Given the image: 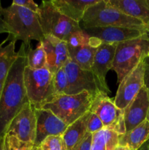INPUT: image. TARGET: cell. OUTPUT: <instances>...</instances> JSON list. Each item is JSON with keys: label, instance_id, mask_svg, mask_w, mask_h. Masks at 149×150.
<instances>
[{"label": "cell", "instance_id": "cell-3", "mask_svg": "<svg viewBox=\"0 0 149 150\" xmlns=\"http://www.w3.org/2000/svg\"><path fill=\"white\" fill-rule=\"evenodd\" d=\"M84 29L92 27H121L136 29L148 34L149 27L134 18L121 13L107 3L106 0H99L91 6L82 19Z\"/></svg>", "mask_w": 149, "mask_h": 150}, {"label": "cell", "instance_id": "cell-40", "mask_svg": "<svg viewBox=\"0 0 149 150\" xmlns=\"http://www.w3.org/2000/svg\"><path fill=\"white\" fill-rule=\"evenodd\" d=\"M124 150H130V149H129L128 148H126V147H124Z\"/></svg>", "mask_w": 149, "mask_h": 150}, {"label": "cell", "instance_id": "cell-25", "mask_svg": "<svg viewBox=\"0 0 149 150\" xmlns=\"http://www.w3.org/2000/svg\"><path fill=\"white\" fill-rule=\"evenodd\" d=\"M66 42L68 47L77 48L90 43V37L83 29H81L72 34Z\"/></svg>", "mask_w": 149, "mask_h": 150}, {"label": "cell", "instance_id": "cell-15", "mask_svg": "<svg viewBox=\"0 0 149 150\" xmlns=\"http://www.w3.org/2000/svg\"><path fill=\"white\" fill-rule=\"evenodd\" d=\"M149 111V95L144 86L124 110L126 133L137 127L147 119Z\"/></svg>", "mask_w": 149, "mask_h": 150}, {"label": "cell", "instance_id": "cell-19", "mask_svg": "<svg viewBox=\"0 0 149 150\" xmlns=\"http://www.w3.org/2000/svg\"><path fill=\"white\" fill-rule=\"evenodd\" d=\"M149 140V121L147 120L130 131L121 135L118 146L130 150H139Z\"/></svg>", "mask_w": 149, "mask_h": 150}, {"label": "cell", "instance_id": "cell-7", "mask_svg": "<svg viewBox=\"0 0 149 150\" xmlns=\"http://www.w3.org/2000/svg\"><path fill=\"white\" fill-rule=\"evenodd\" d=\"M38 16L44 35L53 36L64 42L72 34L81 29L80 23L61 14L51 1H42Z\"/></svg>", "mask_w": 149, "mask_h": 150}, {"label": "cell", "instance_id": "cell-39", "mask_svg": "<svg viewBox=\"0 0 149 150\" xmlns=\"http://www.w3.org/2000/svg\"><path fill=\"white\" fill-rule=\"evenodd\" d=\"M146 120H148V121H149V111H148V116H147V119Z\"/></svg>", "mask_w": 149, "mask_h": 150}, {"label": "cell", "instance_id": "cell-31", "mask_svg": "<svg viewBox=\"0 0 149 150\" xmlns=\"http://www.w3.org/2000/svg\"><path fill=\"white\" fill-rule=\"evenodd\" d=\"M92 141V134L88 133H86L84 139L79 143V144L74 148V150H91Z\"/></svg>", "mask_w": 149, "mask_h": 150}, {"label": "cell", "instance_id": "cell-1", "mask_svg": "<svg viewBox=\"0 0 149 150\" xmlns=\"http://www.w3.org/2000/svg\"><path fill=\"white\" fill-rule=\"evenodd\" d=\"M17 54L15 61L4 80L0 95V137H4L13 119L29 102L23 79L26 67L24 44H21Z\"/></svg>", "mask_w": 149, "mask_h": 150}, {"label": "cell", "instance_id": "cell-41", "mask_svg": "<svg viewBox=\"0 0 149 150\" xmlns=\"http://www.w3.org/2000/svg\"><path fill=\"white\" fill-rule=\"evenodd\" d=\"M148 57L149 58V49H148Z\"/></svg>", "mask_w": 149, "mask_h": 150}, {"label": "cell", "instance_id": "cell-37", "mask_svg": "<svg viewBox=\"0 0 149 150\" xmlns=\"http://www.w3.org/2000/svg\"><path fill=\"white\" fill-rule=\"evenodd\" d=\"M3 84H4V82H0V95H1V90H2Z\"/></svg>", "mask_w": 149, "mask_h": 150}, {"label": "cell", "instance_id": "cell-8", "mask_svg": "<svg viewBox=\"0 0 149 150\" xmlns=\"http://www.w3.org/2000/svg\"><path fill=\"white\" fill-rule=\"evenodd\" d=\"M90 111L98 116L105 128L119 135L126 133L124 110L119 109L107 94L101 92L94 96Z\"/></svg>", "mask_w": 149, "mask_h": 150}, {"label": "cell", "instance_id": "cell-38", "mask_svg": "<svg viewBox=\"0 0 149 150\" xmlns=\"http://www.w3.org/2000/svg\"><path fill=\"white\" fill-rule=\"evenodd\" d=\"M115 150H124V147L121 146H118L116 148H115Z\"/></svg>", "mask_w": 149, "mask_h": 150}, {"label": "cell", "instance_id": "cell-33", "mask_svg": "<svg viewBox=\"0 0 149 150\" xmlns=\"http://www.w3.org/2000/svg\"><path fill=\"white\" fill-rule=\"evenodd\" d=\"M3 7H1V1H0V34L1 33H8L7 27H6L5 22L3 18Z\"/></svg>", "mask_w": 149, "mask_h": 150}, {"label": "cell", "instance_id": "cell-20", "mask_svg": "<svg viewBox=\"0 0 149 150\" xmlns=\"http://www.w3.org/2000/svg\"><path fill=\"white\" fill-rule=\"evenodd\" d=\"M90 111L84 116L68 125L67 128L63 133L62 138L67 150H74L84 139L87 133V121Z\"/></svg>", "mask_w": 149, "mask_h": 150}, {"label": "cell", "instance_id": "cell-11", "mask_svg": "<svg viewBox=\"0 0 149 150\" xmlns=\"http://www.w3.org/2000/svg\"><path fill=\"white\" fill-rule=\"evenodd\" d=\"M146 58L143 59L119 83L114 99L115 105L124 110L144 86V71Z\"/></svg>", "mask_w": 149, "mask_h": 150}, {"label": "cell", "instance_id": "cell-10", "mask_svg": "<svg viewBox=\"0 0 149 150\" xmlns=\"http://www.w3.org/2000/svg\"><path fill=\"white\" fill-rule=\"evenodd\" d=\"M36 130L35 109L34 105L29 101L13 119L6 134L13 135L22 142L34 144Z\"/></svg>", "mask_w": 149, "mask_h": 150}, {"label": "cell", "instance_id": "cell-29", "mask_svg": "<svg viewBox=\"0 0 149 150\" xmlns=\"http://www.w3.org/2000/svg\"><path fill=\"white\" fill-rule=\"evenodd\" d=\"M104 128L103 124L97 115L90 111L89 119L87 121V132L89 133H96Z\"/></svg>", "mask_w": 149, "mask_h": 150}, {"label": "cell", "instance_id": "cell-17", "mask_svg": "<svg viewBox=\"0 0 149 150\" xmlns=\"http://www.w3.org/2000/svg\"><path fill=\"white\" fill-rule=\"evenodd\" d=\"M106 1L121 13L140 21L149 27V0H106Z\"/></svg>", "mask_w": 149, "mask_h": 150}, {"label": "cell", "instance_id": "cell-6", "mask_svg": "<svg viewBox=\"0 0 149 150\" xmlns=\"http://www.w3.org/2000/svg\"><path fill=\"white\" fill-rule=\"evenodd\" d=\"M23 79L28 100L35 108H42L55 97L53 74L47 67L38 70L26 67Z\"/></svg>", "mask_w": 149, "mask_h": 150}, {"label": "cell", "instance_id": "cell-36", "mask_svg": "<svg viewBox=\"0 0 149 150\" xmlns=\"http://www.w3.org/2000/svg\"><path fill=\"white\" fill-rule=\"evenodd\" d=\"M32 150H42V149H41V148L39 147V146H34V145L33 148H32Z\"/></svg>", "mask_w": 149, "mask_h": 150}, {"label": "cell", "instance_id": "cell-24", "mask_svg": "<svg viewBox=\"0 0 149 150\" xmlns=\"http://www.w3.org/2000/svg\"><path fill=\"white\" fill-rule=\"evenodd\" d=\"M53 86L55 96L68 94V79L64 67H61L53 74Z\"/></svg>", "mask_w": 149, "mask_h": 150}, {"label": "cell", "instance_id": "cell-32", "mask_svg": "<svg viewBox=\"0 0 149 150\" xmlns=\"http://www.w3.org/2000/svg\"><path fill=\"white\" fill-rule=\"evenodd\" d=\"M144 86L147 89L149 95V58H146L145 66L144 71Z\"/></svg>", "mask_w": 149, "mask_h": 150}, {"label": "cell", "instance_id": "cell-18", "mask_svg": "<svg viewBox=\"0 0 149 150\" xmlns=\"http://www.w3.org/2000/svg\"><path fill=\"white\" fill-rule=\"evenodd\" d=\"M99 0H51L53 5L66 17L80 23L86 10Z\"/></svg>", "mask_w": 149, "mask_h": 150}, {"label": "cell", "instance_id": "cell-30", "mask_svg": "<svg viewBox=\"0 0 149 150\" xmlns=\"http://www.w3.org/2000/svg\"><path fill=\"white\" fill-rule=\"evenodd\" d=\"M12 4L28 9L29 10H31V11L37 13V15L39 13V5L36 4L32 0H13Z\"/></svg>", "mask_w": 149, "mask_h": 150}, {"label": "cell", "instance_id": "cell-23", "mask_svg": "<svg viewBox=\"0 0 149 150\" xmlns=\"http://www.w3.org/2000/svg\"><path fill=\"white\" fill-rule=\"evenodd\" d=\"M26 67L34 70L46 67V54L40 42L34 49H32L30 45L26 46Z\"/></svg>", "mask_w": 149, "mask_h": 150}, {"label": "cell", "instance_id": "cell-42", "mask_svg": "<svg viewBox=\"0 0 149 150\" xmlns=\"http://www.w3.org/2000/svg\"><path fill=\"white\" fill-rule=\"evenodd\" d=\"M148 142H149V140H148Z\"/></svg>", "mask_w": 149, "mask_h": 150}, {"label": "cell", "instance_id": "cell-16", "mask_svg": "<svg viewBox=\"0 0 149 150\" xmlns=\"http://www.w3.org/2000/svg\"><path fill=\"white\" fill-rule=\"evenodd\" d=\"M90 38H93L109 44H118L148 35L136 29L121 27H92L84 29Z\"/></svg>", "mask_w": 149, "mask_h": 150}, {"label": "cell", "instance_id": "cell-5", "mask_svg": "<svg viewBox=\"0 0 149 150\" xmlns=\"http://www.w3.org/2000/svg\"><path fill=\"white\" fill-rule=\"evenodd\" d=\"M93 98L88 92L77 95H56L42 108L52 111L68 126L90 111Z\"/></svg>", "mask_w": 149, "mask_h": 150}, {"label": "cell", "instance_id": "cell-2", "mask_svg": "<svg viewBox=\"0 0 149 150\" xmlns=\"http://www.w3.org/2000/svg\"><path fill=\"white\" fill-rule=\"evenodd\" d=\"M2 15L8 31V40H20L28 46L33 40L40 42L45 37L37 13L12 4L3 8Z\"/></svg>", "mask_w": 149, "mask_h": 150}, {"label": "cell", "instance_id": "cell-26", "mask_svg": "<svg viewBox=\"0 0 149 150\" xmlns=\"http://www.w3.org/2000/svg\"><path fill=\"white\" fill-rule=\"evenodd\" d=\"M42 150H67L61 136H50L39 144Z\"/></svg>", "mask_w": 149, "mask_h": 150}, {"label": "cell", "instance_id": "cell-14", "mask_svg": "<svg viewBox=\"0 0 149 150\" xmlns=\"http://www.w3.org/2000/svg\"><path fill=\"white\" fill-rule=\"evenodd\" d=\"M40 42L46 54V67L54 74L70 59L67 42L51 35H45Z\"/></svg>", "mask_w": 149, "mask_h": 150}, {"label": "cell", "instance_id": "cell-9", "mask_svg": "<svg viewBox=\"0 0 149 150\" xmlns=\"http://www.w3.org/2000/svg\"><path fill=\"white\" fill-rule=\"evenodd\" d=\"M69 83L67 95H77L83 92H88L93 96L99 92H103L91 70H85L72 60L69 59L64 65Z\"/></svg>", "mask_w": 149, "mask_h": 150}, {"label": "cell", "instance_id": "cell-22", "mask_svg": "<svg viewBox=\"0 0 149 150\" xmlns=\"http://www.w3.org/2000/svg\"><path fill=\"white\" fill-rule=\"evenodd\" d=\"M7 40V38L0 44V82L4 81L18 54L15 52V41H10L4 46Z\"/></svg>", "mask_w": 149, "mask_h": 150}, {"label": "cell", "instance_id": "cell-34", "mask_svg": "<svg viewBox=\"0 0 149 150\" xmlns=\"http://www.w3.org/2000/svg\"><path fill=\"white\" fill-rule=\"evenodd\" d=\"M0 150H7L4 137H0Z\"/></svg>", "mask_w": 149, "mask_h": 150}, {"label": "cell", "instance_id": "cell-21", "mask_svg": "<svg viewBox=\"0 0 149 150\" xmlns=\"http://www.w3.org/2000/svg\"><path fill=\"white\" fill-rule=\"evenodd\" d=\"M99 45H93L91 42L88 45L77 48L68 47L70 59L85 70H91L95 53Z\"/></svg>", "mask_w": 149, "mask_h": 150}, {"label": "cell", "instance_id": "cell-27", "mask_svg": "<svg viewBox=\"0 0 149 150\" xmlns=\"http://www.w3.org/2000/svg\"><path fill=\"white\" fill-rule=\"evenodd\" d=\"M7 150H32L34 144L19 140L17 137L7 133L4 136Z\"/></svg>", "mask_w": 149, "mask_h": 150}, {"label": "cell", "instance_id": "cell-4", "mask_svg": "<svg viewBox=\"0 0 149 150\" xmlns=\"http://www.w3.org/2000/svg\"><path fill=\"white\" fill-rule=\"evenodd\" d=\"M148 49V35L117 44L111 70L116 73L118 83L147 58Z\"/></svg>", "mask_w": 149, "mask_h": 150}, {"label": "cell", "instance_id": "cell-13", "mask_svg": "<svg viewBox=\"0 0 149 150\" xmlns=\"http://www.w3.org/2000/svg\"><path fill=\"white\" fill-rule=\"evenodd\" d=\"M37 118L36 139L34 146H39L50 136H61L68 126L52 111L44 108H35Z\"/></svg>", "mask_w": 149, "mask_h": 150}, {"label": "cell", "instance_id": "cell-35", "mask_svg": "<svg viewBox=\"0 0 149 150\" xmlns=\"http://www.w3.org/2000/svg\"><path fill=\"white\" fill-rule=\"evenodd\" d=\"M139 150H149V142L145 143Z\"/></svg>", "mask_w": 149, "mask_h": 150}, {"label": "cell", "instance_id": "cell-12", "mask_svg": "<svg viewBox=\"0 0 149 150\" xmlns=\"http://www.w3.org/2000/svg\"><path fill=\"white\" fill-rule=\"evenodd\" d=\"M117 44L101 42L95 53L91 71L96 77L102 91L108 95L110 90L106 83V76L108 70L112 68Z\"/></svg>", "mask_w": 149, "mask_h": 150}, {"label": "cell", "instance_id": "cell-28", "mask_svg": "<svg viewBox=\"0 0 149 150\" xmlns=\"http://www.w3.org/2000/svg\"><path fill=\"white\" fill-rule=\"evenodd\" d=\"M91 150H107L106 138L104 128L92 134Z\"/></svg>", "mask_w": 149, "mask_h": 150}]
</instances>
